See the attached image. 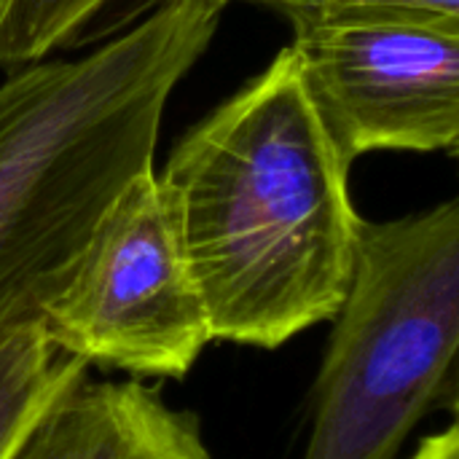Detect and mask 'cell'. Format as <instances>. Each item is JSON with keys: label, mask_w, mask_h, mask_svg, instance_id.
<instances>
[{"label": "cell", "mask_w": 459, "mask_h": 459, "mask_svg": "<svg viewBox=\"0 0 459 459\" xmlns=\"http://www.w3.org/2000/svg\"><path fill=\"white\" fill-rule=\"evenodd\" d=\"M293 30L328 22H436L459 24V0H277Z\"/></svg>", "instance_id": "cell-9"}, {"label": "cell", "mask_w": 459, "mask_h": 459, "mask_svg": "<svg viewBox=\"0 0 459 459\" xmlns=\"http://www.w3.org/2000/svg\"><path fill=\"white\" fill-rule=\"evenodd\" d=\"M223 5H229V3H261V5H269V8H274L277 5V0H221Z\"/></svg>", "instance_id": "cell-11"}, {"label": "cell", "mask_w": 459, "mask_h": 459, "mask_svg": "<svg viewBox=\"0 0 459 459\" xmlns=\"http://www.w3.org/2000/svg\"><path fill=\"white\" fill-rule=\"evenodd\" d=\"M315 385L304 459H393L455 393L459 202L360 223L347 296Z\"/></svg>", "instance_id": "cell-3"}, {"label": "cell", "mask_w": 459, "mask_h": 459, "mask_svg": "<svg viewBox=\"0 0 459 459\" xmlns=\"http://www.w3.org/2000/svg\"><path fill=\"white\" fill-rule=\"evenodd\" d=\"M86 379V363L59 352L40 325L0 339V459L65 393Z\"/></svg>", "instance_id": "cell-8"}, {"label": "cell", "mask_w": 459, "mask_h": 459, "mask_svg": "<svg viewBox=\"0 0 459 459\" xmlns=\"http://www.w3.org/2000/svg\"><path fill=\"white\" fill-rule=\"evenodd\" d=\"M350 167L290 46L175 143L156 183L212 342L277 350L333 320L363 223Z\"/></svg>", "instance_id": "cell-1"}, {"label": "cell", "mask_w": 459, "mask_h": 459, "mask_svg": "<svg viewBox=\"0 0 459 459\" xmlns=\"http://www.w3.org/2000/svg\"><path fill=\"white\" fill-rule=\"evenodd\" d=\"M172 0H0V67L97 46Z\"/></svg>", "instance_id": "cell-7"}, {"label": "cell", "mask_w": 459, "mask_h": 459, "mask_svg": "<svg viewBox=\"0 0 459 459\" xmlns=\"http://www.w3.org/2000/svg\"><path fill=\"white\" fill-rule=\"evenodd\" d=\"M40 328L86 366L161 379L194 368L212 336L156 169L110 202Z\"/></svg>", "instance_id": "cell-4"}, {"label": "cell", "mask_w": 459, "mask_h": 459, "mask_svg": "<svg viewBox=\"0 0 459 459\" xmlns=\"http://www.w3.org/2000/svg\"><path fill=\"white\" fill-rule=\"evenodd\" d=\"M290 48L350 164L371 151H457L459 24H309L293 30Z\"/></svg>", "instance_id": "cell-5"}, {"label": "cell", "mask_w": 459, "mask_h": 459, "mask_svg": "<svg viewBox=\"0 0 459 459\" xmlns=\"http://www.w3.org/2000/svg\"><path fill=\"white\" fill-rule=\"evenodd\" d=\"M5 459H212L191 414L140 382L86 379L51 403Z\"/></svg>", "instance_id": "cell-6"}, {"label": "cell", "mask_w": 459, "mask_h": 459, "mask_svg": "<svg viewBox=\"0 0 459 459\" xmlns=\"http://www.w3.org/2000/svg\"><path fill=\"white\" fill-rule=\"evenodd\" d=\"M409 459H459V428L452 422L446 430L428 436Z\"/></svg>", "instance_id": "cell-10"}, {"label": "cell", "mask_w": 459, "mask_h": 459, "mask_svg": "<svg viewBox=\"0 0 459 459\" xmlns=\"http://www.w3.org/2000/svg\"><path fill=\"white\" fill-rule=\"evenodd\" d=\"M223 8L172 0L75 59L0 83V339L40 325L110 202L153 169L167 102Z\"/></svg>", "instance_id": "cell-2"}]
</instances>
